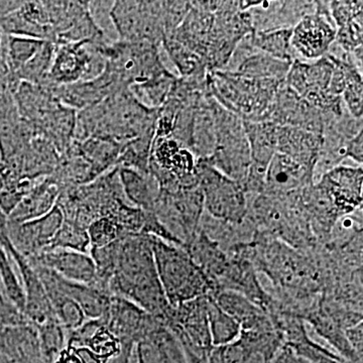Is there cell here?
<instances>
[{"mask_svg": "<svg viewBox=\"0 0 363 363\" xmlns=\"http://www.w3.org/2000/svg\"><path fill=\"white\" fill-rule=\"evenodd\" d=\"M6 35L4 56L9 73L13 76L42 49L45 40Z\"/></svg>", "mask_w": 363, "mask_h": 363, "instance_id": "35", "label": "cell"}, {"mask_svg": "<svg viewBox=\"0 0 363 363\" xmlns=\"http://www.w3.org/2000/svg\"><path fill=\"white\" fill-rule=\"evenodd\" d=\"M291 65V62L281 61L255 50L247 58L242 60L234 72L245 77L257 80L284 82Z\"/></svg>", "mask_w": 363, "mask_h": 363, "instance_id": "29", "label": "cell"}, {"mask_svg": "<svg viewBox=\"0 0 363 363\" xmlns=\"http://www.w3.org/2000/svg\"><path fill=\"white\" fill-rule=\"evenodd\" d=\"M214 117L215 150L206 161L243 187L250 169V149L242 119L223 108L212 97Z\"/></svg>", "mask_w": 363, "mask_h": 363, "instance_id": "5", "label": "cell"}, {"mask_svg": "<svg viewBox=\"0 0 363 363\" xmlns=\"http://www.w3.org/2000/svg\"><path fill=\"white\" fill-rule=\"evenodd\" d=\"M154 213L185 248L197 235L204 214L201 189H180L175 192L160 191Z\"/></svg>", "mask_w": 363, "mask_h": 363, "instance_id": "7", "label": "cell"}, {"mask_svg": "<svg viewBox=\"0 0 363 363\" xmlns=\"http://www.w3.org/2000/svg\"><path fill=\"white\" fill-rule=\"evenodd\" d=\"M333 68V62L327 55L312 63L296 59L294 60L284 82L298 96L307 100L329 92Z\"/></svg>", "mask_w": 363, "mask_h": 363, "instance_id": "16", "label": "cell"}, {"mask_svg": "<svg viewBox=\"0 0 363 363\" xmlns=\"http://www.w3.org/2000/svg\"><path fill=\"white\" fill-rule=\"evenodd\" d=\"M314 183V164L277 152L267 168L264 192L285 196L301 192Z\"/></svg>", "mask_w": 363, "mask_h": 363, "instance_id": "13", "label": "cell"}, {"mask_svg": "<svg viewBox=\"0 0 363 363\" xmlns=\"http://www.w3.org/2000/svg\"><path fill=\"white\" fill-rule=\"evenodd\" d=\"M253 240L257 264L274 283L301 297L316 292L317 271L309 260L266 231H257Z\"/></svg>", "mask_w": 363, "mask_h": 363, "instance_id": "4", "label": "cell"}, {"mask_svg": "<svg viewBox=\"0 0 363 363\" xmlns=\"http://www.w3.org/2000/svg\"><path fill=\"white\" fill-rule=\"evenodd\" d=\"M344 106L350 112L351 116L357 119H362L363 116V83L362 73L355 72L351 76L342 95Z\"/></svg>", "mask_w": 363, "mask_h": 363, "instance_id": "40", "label": "cell"}, {"mask_svg": "<svg viewBox=\"0 0 363 363\" xmlns=\"http://www.w3.org/2000/svg\"><path fill=\"white\" fill-rule=\"evenodd\" d=\"M40 267L56 272L62 278L92 286L97 281V269L92 257L68 250H49L38 253Z\"/></svg>", "mask_w": 363, "mask_h": 363, "instance_id": "17", "label": "cell"}, {"mask_svg": "<svg viewBox=\"0 0 363 363\" xmlns=\"http://www.w3.org/2000/svg\"><path fill=\"white\" fill-rule=\"evenodd\" d=\"M271 363H309L306 360L297 357L290 348L286 346H281V350L277 353Z\"/></svg>", "mask_w": 363, "mask_h": 363, "instance_id": "48", "label": "cell"}, {"mask_svg": "<svg viewBox=\"0 0 363 363\" xmlns=\"http://www.w3.org/2000/svg\"><path fill=\"white\" fill-rule=\"evenodd\" d=\"M209 295L224 312L238 322L241 331L257 332L276 329L269 315L245 296L229 290L214 291Z\"/></svg>", "mask_w": 363, "mask_h": 363, "instance_id": "19", "label": "cell"}, {"mask_svg": "<svg viewBox=\"0 0 363 363\" xmlns=\"http://www.w3.org/2000/svg\"><path fill=\"white\" fill-rule=\"evenodd\" d=\"M92 250L102 248L119 240L124 234L123 229L111 216H102L91 222L87 228Z\"/></svg>", "mask_w": 363, "mask_h": 363, "instance_id": "39", "label": "cell"}, {"mask_svg": "<svg viewBox=\"0 0 363 363\" xmlns=\"http://www.w3.org/2000/svg\"><path fill=\"white\" fill-rule=\"evenodd\" d=\"M60 189L51 177L37 183L21 200L18 207L9 215V223L21 224L40 218L56 206L59 200Z\"/></svg>", "mask_w": 363, "mask_h": 363, "instance_id": "23", "label": "cell"}, {"mask_svg": "<svg viewBox=\"0 0 363 363\" xmlns=\"http://www.w3.org/2000/svg\"><path fill=\"white\" fill-rule=\"evenodd\" d=\"M123 145L113 140L90 138L83 142L74 140L68 150L84 157L96 176L99 177L109 169L116 168Z\"/></svg>", "mask_w": 363, "mask_h": 363, "instance_id": "26", "label": "cell"}, {"mask_svg": "<svg viewBox=\"0 0 363 363\" xmlns=\"http://www.w3.org/2000/svg\"><path fill=\"white\" fill-rule=\"evenodd\" d=\"M162 45L178 69L181 78L206 79L209 70L202 57L171 38H164Z\"/></svg>", "mask_w": 363, "mask_h": 363, "instance_id": "31", "label": "cell"}, {"mask_svg": "<svg viewBox=\"0 0 363 363\" xmlns=\"http://www.w3.org/2000/svg\"><path fill=\"white\" fill-rule=\"evenodd\" d=\"M346 339L358 357H362V323H358L350 327L345 331Z\"/></svg>", "mask_w": 363, "mask_h": 363, "instance_id": "47", "label": "cell"}, {"mask_svg": "<svg viewBox=\"0 0 363 363\" xmlns=\"http://www.w3.org/2000/svg\"><path fill=\"white\" fill-rule=\"evenodd\" d=\"M363 40V16L340 26L336 30L335 44L344 52H352L362 47Z\"/></svg>", "mask_w": 363, "mask_h": 363, "instance_id": "41", "label": "cell"}, {"mask_svg": "<svg viewBox=\"0 0 363 363\" xmlns=\"http://www.w3.org/2000/svg\"><path fill=\"white\" fill-rule=\"evenodd\" d=\"M128 88L105 67L104 71L92 80L81 81L73 84L56 86L49 90L62 104L82 111L101 102L113 93Z\"/></svg>", "mask_w": 363, "mask_h": 363, "instance_id": "12", "label": "cell"}, {"mask_svg": "<svg viewBox=\"0 0 363 363\" xmlns=\"http://www.w3.org/2000/svg\"><path fill=\"white\" fill-rule=\"evenodd\" d=\"M162 6L164 35H168L186 18L191 9V1H162Z\"/></svg>", "mask_w": 363, "mask_h": 363, "instance_id": "43", "label": "cell"}, {"mask_svg": "<svg viewBox=\"0 0 363 363\" xmlns=\"http://www.w3.org/2000/svg\"><path fill=\"white\" fill-rule=\"evenodd\" d=\"M209 94L223 108L243 121H266L283 82L257 80L235 72L209 71L206 78Z\"/></svg>", "mask_w": 363, "mask_h": 363, "instance_id": "2", "label": "cell"}, {"mask_svg": "<svg viewBox=\"0 0 363 363\" xmlns=\"http://www.w3.org/2000/svg\"><path fill=\"white\" fill-rule=\"evenodd\" d=\"M177 79V76L167 70L142 84L130 86V90L145 106L160 108L166 102Z\"/></svg>", "mask_w": 363, "mask_h": 363, "instance_id": "33", "label": "cell"}, {"mask_svg": "<svg viewBox=\"0 0 363 363\" xmlns=\"http://www.w3.org/2000/svg\"><path fill=\"white\" fill-rule=\"evenodd\" d=\"M56 44L45 40L42 49L33 57L14 77L30 84L43 85L47 80L54 60Z\"/></svg>", "mask_w": 363, "mask_h": 363, "instance_id": "37", "label": "cell"}, {"mask_svg": "<svg viewBox=\"0 0 363 363\" xmlns=\"http://www.w3.org/2000/svg\"><path fill=\"white\" fill-rule=\"evenodd\" d=\"M76 354H78L79 357L82 358L83 362L85 363H98L94 354H93L90 350H86V348H81V350H78Z\"/></svg>", "mask_w": 363, "mask_h": 363, "instance_id": "49", "label": "cell"}, {"mask_svg": "<svg viewBox=\"0 0 363 363\" xmlns=\"http://www.w3.org/2000/svg\"><path fill=\"white\" fill-rule=\"evenodd\" d=\"M197 178L198 187L204 196L205 213L226 223L245 221L248 199L240 183L217 171L204 159H198Z\"/></svg>", "mask_w": 363, "mask_h": 363, "instance_id": "6", "label": "cell"}, {"mask_svg": "<svg viewBox=\"0 0 363 363\" xmlns=\"http://www.w3.org/2000/svg\"><path fill=\"white\" fill-rule=\"evenodd\" d=\"M346 157L352 160L358 167L363 164V130L351 138L346 150Z\"/></svg>", "mask_w": 363, "mask_h": 363, "instance_id": "46", "label": "cell"}, {"mask_svg": "<svg viewBox=\"0 0 363 363\" xmlns=\"http://www.w3.org/2000/svg\"><path fill=\"white\" fill-rule=\"evenodd\" d=\"M150 240L157 276L172 308L213 292V284L185 248L154 235Z\"/></svg>", "mask_w": 363, "mask_h": 363, "instance_id": "3", "label": "cell"}, {"mask_svg": "<svg viewBox=\"0 0 363 363\" xmlns=\"http://www.w3.org/2000/svg\"><path fill=\"white\" fill-rule=\"evenodd\" d=\"M90 346L93 350L101 354H111L118 347V340L104 325L94 331L90 337Z\"/></svg>", "mask_w": 363, "mask_h": 363, "instance_id": "45", "label": "cell"}, {"mask_svg": "<svg viewBox=\"0 0 363 363\" xmlns=\"http://www.w3.org/2000/svg\"><path fill=\"white\" fill-rule=\"evenodd\" d=\"M330 1H317L316 11L305 16L293 28L291 45L298 59L323 58L335 42V23L331 18Z\"/></svg>", "mask_w": 363, "mask_h": 363, "instance_id": "10", "label": "cell"}, {"mask_svg": "<svg viewBox=\"0 0 363 363\" xmlns=\"http://www.w3.org/2000/svg\"><path fill=\"white\" fill-rule=\"evenodd\" d=\"M37 272L40 279L49 281L60 292L75 301L84 312L86 317L97 320L106 313L111 298H108L99 289L68 281L60 277L56 272L43 267H40Z\"/></svg>", "mask_w": 363, "mask_h": 363, "instance_id": "22", "label": "cell"}, {"mask_svg": "<svg viewBox=\"0 0 363 363\" xmlns=\"http://www.w3.org/2000/svg\"><path fill=\"white\" fill-rule=\"evenodd\" d=\"M108 16L119 40L162 45L164 35L162 1H116Z\"/></svg>", "mask_w": 363, "mask_h": 363, "instance_id": "8", "label": "cell"}, {"mask_svg": "<svg viewBox=\"0 0 363 363\" xmlns=\"http://www.w3.org/2000/svg\"><path fill=\"white\" fill-rule=\"evenodd\" d=\"M316 182L326 189L343 216L362 208V167L340 164Z\"/></svg>", "mask_w": 363, "mask_h": 363, "instance_id": "15", "label": "cell"}, {"mask_svg": "<svg viewBox=\"0 0 363 363\" xmlns=\"http://www.w3.org/2000/svg\"><path fill=\"white\" fill-rule=\"evenodd\" d=\"M106 328L113 335L142 338L157 320L142 308L121 297L111 298L105 313Z\"/></svg>", "mask_w": 363, "mask_h": 363, "instance_id": "20", "label": "cell"}, {"mask_svg": "<svg viewBox=\"0 0 363 363\" xmlns=\"http://www.w3.org/2000/svg\"><path fill=\"white\" fill-rule=\"evenodd\" d=\"M88 247H90V240L87 229L76 222L65 219L51 245L45 250H68L85 253Z\"/></svg>", "mask_w": 363, "mask_h": 363, "instance_id": "38", "label": "cell"}, {"mask_svg": "<svg viewBox=\"0 0 363 363\" xmlns=\"http://www.w3.org/2000/svg\"><path fill=\"white\" fill-rule=\"evenodd\" d=\"M117 174L124 197L128 198L133 206L154 212L160 193L159 185L154 177L124 167H117Z\"/></svg>", "mask_w": 363, "mask_h": 363, "instance_id": "25", "label": "cell"}, {"mask_svg": "<svg viewBox=\"0 0 363 363\" xmlns=\"http://www.w3.org/2000/svg\"><path fill=\"white\" fill-rule=\"evenodd\" d=\"M211 100V95L208 94L196 109L191 152L197 159H206L212 156L216 145Z\"/></svg>", "mask_w": 363, "mask_h": 363, "instance_id": "28", "label": "cell"}, {"mask_svg": "<svg viewBox=\"0 0 363 363\" xmlns=\"http://www.w3.org/2000/svg\"><path fill=\"white\" fill-rule=\"evenodd\" d=\"M329 7L336 28L363 16L362 1H330Z\"/></svg>", "mask_w": 363, "mask_h": 363, "instance_id": "44", "label": "cell"}, {"mask_svg": "<svg viewBox=\"0 0 363 363\" xmlns=\"http://www.w3.org/2000/svg\"><path fill=\"white\" fill-rule=\"evenodd\" d=\"M155 135V133H147L124 143L121 156L117 161V167H124L135 169L143 174H150V150Z\"/></svg>", "mask_w": 363, "mask_h": 363, "instance_id": "36", "label": "cell"}, {"mask_svg": "<svg viewBox=\"0 0 363 363\" xmlns=\"http://www.w3.org/2000/svg\"><path fill=\"white\" fill-rule=\"evenodd\" d=\"M208 323L213 347H221L238 340L240 335V326L235 320L216 304L211 296L208 295Z\"/></svg>", "mask_w": 363, "mask_h": 363, "instance_id": "32", "label": "cell"}, {"mask_svg": "<svg viewBox=\"0 0 363 363\" xmlns=\"http://www.w3.org/2000/svg\"><path fill=\"white\" fill-rule=\"evenodd\" d=\"M0 272H1L2 281L6 286V292L9 294L11 301L20 308L21 310L25 311L26 307V295L23 289L21 288L16 279L13 269H11L7 259L6 253L0 248Z\"/></svg>", "mask_w": 363, "mask_h": 363, "instance_id": "42", "label": "cell"}, {"mask_svg": "<svg viewBox=\"0 0 363 363\" xmlns=\"http://www.w3.org/2000/svg\"><path fill=\"white\" fill-rule=\"evenodd\" d=\"M58 363H81L80 359L73 353H64L61 360Z\"/></svg>", "mask_w": 363, "mask_h": 363, "instance_id": "50", "label": "cell"}, {"mask_svg": "<svg viewBox=\"0 0 363 363\" xmlns=\"http://www.w3.org/2000/svg\"><path fill=\"white\" fill-rule=\"evenodd\" d=\"M1 240H4V247L9 248L13 259L18 262L21 276H23L26 288L25 312L33 321L39 324L40 326L45 324V322L52 320L54 314L52 312L51 305H50L45 286L43 285L37 271H35L32 266L26 262L23 255L14 248L13 243L7 238V236L2 235Z\"/></svg>", "mask_w": 363, "mask_h": 363, "instance_id": "21", "label": "cell"}, {"mask_svg": "<svg viewBox=\"0 0 363 363\" xmlns=\"http://www.w3.org/2000/svg\"><path fill=\"white\" fill-rule=\"evenodd\" d=\"M322 143L323 135L319 133L292 126L279 125L277 152L279 154L309 162L315 167Z\"/></svg>", "mask_w": 363, "mask_h": 363, "instance_id": "24", "label": "cell"}, {"mask_svg": "<svg viewBox=\"0 0 363 363\" xmlns=\"http://www.w3.org/2000/svg\"><path fill=\"white\" fill-rule=\"evenodd\" d=\"M64 220L63 212L56 205L49 213L40 218L21 224H11L16 241V245L11 243L26 255H38L49 247Z\"/></svg>", "mask_w": 363, "mask_h": 363, "instance_id": "18", "label": "cell"}, {"mask_svg": "<svg viewBox=\"0 0 363 363\" xmlns=\"http://www.w3.org/2000/svg\"><path fill=\"white\" fill-rule=\"evenodd\" d=\"M109 283L117 297L130 301L162 324L168 321L173 308L157 276L150 234L128 233L117 240Z\"/></svg>", "mask_w": 363, "mask_h": 363, "instance_id": "1", "label": "cell"}, {"mask_svg": "<svg viewBox=\"0 0 363 363\" xmlns=\"http://www.w3.org/2000/svg\"><path fill=\"white\" fill-rule=\"evenodd\" d=\"M248 143H250V164L259 168H269V162L277 154L278 124L272 121H243Z\"/></svg>", "mask_w": 363, "mask_h": 363, "instance_id": "27", "label": "cell"}, {"mask_svg": "<svg viewBox=\"0 0 363 363\" xmlns=\"http://www.w3.org/2000/svg\"><path fill=\"white\" fill-rule=\"evenodd\" d=\"M208 296L195 298L173 308L168 321L169 330H175L198 355L207 358L214 350L208 323Z\"/></svg>", "mask_w": 363, "mask_h": 363, "instance_id": "11", "label": "cell"}, {"mask_svg": "<svg viewBox=\"0 0 363 363\" xmlns=\"http://www.w3.org/2000/svg\"><path fill=\"white\" fill-rule=\"evenodd\" d=\"M293 28L252 32L247 35L248 42L253 49L264 52L281 61L291 62L298 59L294 51L292 40Z\"/></svg>", "mask_w": 363, "mask_h": 363, "instance_id": "30", "label": "cell"}, {"mask_svg": "<svg viewBox=\"0 0 363 363\" xmlns=\"http://www.w3.org/2000/svg\"><path fill=\"white\" fill-rule=\"evenodd\" d=\"M94 43L56 45L51 70L44 84L49 91L56 86L92 80L104 71L106 61ZM40 86V85H39Z\"/></svg>", "mask_w": 363, "mask_h": 363, "instance_id": "9", "label": "cell"}, {"mask_svg": "<svg viewBox=\"0 0 363 363\" xmlns=\"http://www.w3.org/2000/svg\"><path fill=\"white\" fill-rule=\"evenodd\" d=\"M45 286V293L49 298L52 314L57 317L60 323L68 329H78L84 324L85 314L80 306L57 290L49 281L40 279Z\"/></svg>", "mask_w": 363, "mask_h": 363, "instance_id": "34", "label": "cell"}, {"mask_svg": "<svg viewBox=\"0 0 363 363\" xmlns=\"http://www.w3.org/2000/svg\"><path fill=\"white\" fill-rule=\"evenodd\" d=\"M253 32L293 28L316 11V1H259L248 9Z\"/></svg>", "mask_w": 363, "mask_h": 363, "instance_id": "14", "label": "cell"}]
</instances>
